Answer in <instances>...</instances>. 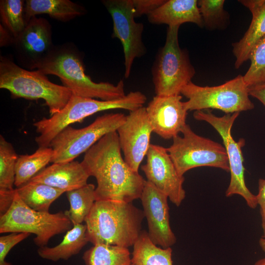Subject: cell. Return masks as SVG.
<instances>
[{"instance_id": "6da1fadb", "label": "cell", "mask_w": 265, "mask_h": 265, "mask_svg": "<svg viewBox=\"0 0 265 265\" xmlns=\"http://www.w3.org/2000/svg\"><path fill=\"white\" fill-rule=\"evenodd\" d=\"M81 163L96 180V201L132 203L140 198L145 180L123 158L116 131L106 134L87 150Z\"/></svg>"}, {"instance_id": "7a4b0ae2", "label": "cell", "mask_w": 265, "mask_h": 265, "mask_svg": "<svg viewBox=\"0 0 265 265\" xmlns=\"http://www.w3.org/2000/svg\"><path fill=\"white\" fill-rule=\"evenodd\" d=\"M36 69L46 75L58 77L63 85L74 95L103 101L117 100L126 96L122 80L116 85L95 82L86 75L81 53L72 42L54 45Z\"/></svg>"}, {"instance_id": "3957f363", "label": "cell", "mask_w": 265, "mask_h": 265, "mask_svg": "<svg viewBox=\"0 0 265 265\" xmlns=\"http://www.w3.org/2000/svg\"><path fill=\"white\" fill-rule=\"evenodd\" d=\"M144 217L143 211L132 203L97 200L84 220L89 242L126 248L133 246L142 232Z\"/></svg>"}, {"instance_id": "277c9868", "label": "cell", "mask_w": 265, "mask_h": 265, "mask_svg": "<svg viewBox=\"0 0 265 265\" xmlns=\"http://www.w3.org/2000/svg\"><path fill=\"white\" fill-rule=\"evenodd\" d=\"M147 100L140 91H132L122 98L103 101L72 95L65 106L49 118H43L33 125L39 134L35 140L39 147H50L53 138L70 125L102 111L123 109L132 111L142 106Z\"/></svg>"}, {"instance_id": "5b68a950", "label": "cell", "mask_w": 265, "mask_h": 265, "mask_svg": "<svg viewBox=\"0 0 265 265\" xmlns=\"http://www.w3.org/2000/svg\"><path fill=\"white\" fill-rule=\"evenodd\" d=\"M0 88L8 90L14 99H43L51 116L60 111L73 95L67 87L51 82L39 71L24 69L4 56L0 57Z\"/></svg>"}, {"instance_id": "8992f818", "label": "cell", "mask_w": 265, "mask_h": 265, "mask_svg": "<svg viewBox=\"0 0 265 265\" xmlns=\"http://www.w3.org/2000/svg\"><path fill=\"white\" fill-rule=\"evenodd\" d=\"M179 27L168 26L164 45L159 50L152 68V80L157 96L180 95L195 74L188 53L179 46Z\"/></svg>"}, {"instance_id": "52a82bcc", "label": "cell", "mask_w": 265, "mask_h": 265, "mask_svg": "<svg viewBox=\"0 0 265 265\" xmlns=\"http://www.w3.org/2000/svg\"><path fill=\"white\" fill-rule=\"evenodd\" d=\"M73 224L65 212L55 213L35 211L21 199L15 189L12 203L0 216V233H29L39 247L46 246L55 235L67 232Z\"/></svg>"}, {"instance_id": "ba28073f", "label": "cell", "mask_w": 265, "mask_h": 265, "mask_svg": "<svg viewBox=\"0 0 265 265\" xmlns=\"http://www.w3.org/2000/svg\"><path fill=\"white\" fill-rule=\"evenodd\" d=\"M181 94L188 99L184 102L187 111L216 109L232 114L254 107L249 98V87L240 75L214 86H201L191 81L184 87Z\"/></svg>"}, {"instance_id": "9c48e42d", "label": "cell", "mask_w": 265, "mask_h": 265, "mask_svg": "<svg viewBox=\"0 0 265 265\" xmlns=\"http://www.w3.org/2000/svg\"><path fill=\"white\" fill-rule=\"evenodd\" d=\"M173 138L167 150L181 176L190 169L201 166L220 168L230 172L225 147L220 143L195 133L186 124L181 132Z\"/></svg>"}, {"instance_id": "30bf717a", "label": "cell", "mask_w": 265, "mask_h": 265, "mask_svg": "<svg viewBox=\"0 0 265 265\" xmlns=\"http://www.w3.org/2000/svg\"><path fill=\"white\" fill-rule=\"evenodd\" d=\"M123 113H106L98 117L91 124L80 129L67 127L52 140L53 151L51 162L73 161L85 153L106 134L117 129L125 122Z\"/></svg>"}, {"instance_id": "8fae6325", "label": "cell", "mask_w": 265, "mask_h": 265, "mask_svg": "<svg viewBox=\"0 0 265 265\" xmlns=\"http://www.w3.org/2000/svg\"><path fill=\"white\" fill-rule=\"evenodd\" d=\"M239 112L226 114L218 117L207 110L195 111L194 118L199 121H204L210 124L218 132L222 138L230 167L231 174L229 186L225 195L230 197L235 194L241 196L247 205L252 209L258 205L256 195L253 194L246 186L244 179V167L241 148L245 140L240 139L238 141L233 138L231 130Z\"/></svg>"}, {"instance_id": "7c38bea8", "label": "cell", "mask_w": 265, "mask_h": 265, "mask_svg": "<svg viewBox=\"0 0 265 265\" xmlns=\"http://www.w3.org/2000/svg\"><path fill=\"white\" fill-rule=\"evenodd\" d=\"M113 21L112 38L121 42L124 54L126 78L130 75L134 59L146 52L142 40L144 26L134 21L132 0H105L102 1Z\"/></svg>"}, {"instance_id": "4fadbf2b", "label": "cell", "mask_w": 265, "mask_h": 265, "mask_svg": "<svg viewBox=\"0 0 265 265\" xmlns=\"http://www.w3.org/2000/svg\"><path fill=\"white\" fill-rule=\"evenodd\" d=\"M146 157V163L141 168L147 181L165 194L173 204L180 206L186 197L185 178L178 172L167 149L151 144Z\"/></svg>"}, {"instance_id": "5bb4252c", "label": "cell", "mask_w": 265, "mask_h": 265, "mask_svg": "<svg viewBox=\"0 0 265 265\" xmlns=\"http://www.w3.org/2000/svg\"><path fill=\"white\" fill-rule=\"evenodd\" d=\"M54 46L51 24L36 16L29 20L12 45L18 65L29 70L36 69Z\"/></svg>"}, {"instance_id": "9a60e30c", "label": "cell", "mask_w": 265, "mask_h": 265, "mask_svg": "<svg viewBox=\"0 0 265 265\" xmlns=\"http://www.w3.org/2000/svg\"><path fill=\"white\" fill-rule=\"evenodd\" d=\"M116 132L125 161L132 170L138 172L151 145L153 132L146 107L142 106L130 111L125 122Z\"/></svg>"}, {"instance_id": "2e32d148", "label": "cell", "mask_w": 265, "mask_h": 265, "mask_svg": "<svg viewBox=\"0 0 265 265\" xmlns=\"http://www.w3.org/2000/svg\"><path fill=\"white\" fill-rule=\"evenodd\" d=\"M140 199L150 240L163 248L171 247L177 239L170 225L168 197L145 180Z\"/></svg>"}, {"instance_id": "e0dca14e", "label": "cell", "mask_w": 265, "mask_h": 265, "mask_svg": "<svg viewBox=\"0 0 265 265\" xmlns=\"http://www.w3.org/2000/svg\"><path fill=\"white\" fill-rule=\"evenodd\" d=\"M180 95L154 97L146 107L153 132L165 139L173 138L186 126L187 110Z\"/></svg>"}, {"instance_id": "ac0fdd59", "label": "cell", "mask_w": 265, "mask_h": 265, "mask_svg": "<svg viewBox=\"0 0 265 265\" xmlns=\"http://www.w3.org/2000/svg\"><path fill=\"white\" fill-rule=\"evenodd\" d=\"M89 177L81 163L73 160L53 163L30 181L43 183L66 192L87 184Z\"/></svg>"}, {"instance_id": "d6986e66", "label": "cell", "mask_w": 265, "mask_h": 265, "mask_svg": "<svg viewBox=\"0 0 265 265\" xmlns=\"http://www.w3.org/2000/svg\"><path fill=\"white\" fill-rule=\"evenodd\" d=\"M239 2L249 10L252 18L243 37L232 44L236 69L249 60L253 48L265 36V0H241Z\"/></svg>"}, {"instance_id": "ffe728a7", "label": "cell", "mask_w": 265, "mask_h": 265, "mask_svg": "<svg viewBox=\"0 0 265 265\" xmlns=\"http://www.w3.org/2000/svg\"><path fill=\"white\" fill-rule=\"evenodd\" d=\"M147 16L149 22L153 24L180 26L185 23H192L199 27L204 26L196 0H166Z\"/></svg>"}, {"instance_id": "44dd1931", "label": "cell", "mask_w": 265, "mask_h": 265, "mask_svg": "<svg viewBox=\"0 0 265 265\" xmlns=\"http://www.w3.org/2000/svg\"><path fill=\"white\" fill-rule=\"evenodd\" d=\"M85 13L84 7L70 0H26L25 2L26 25L32 17L40 14L66 22Z\"/></svg>"}, {"instance_id": "7402d4cb", "label": "cell", "mask_w": 265, "mask_h": 265, "mask_svg": "<svg viewBox=\"0 0 265 265\" xmlns=\"http://www.w3.org/2000/svg\"><path fill=\"white\" fill-rule=\"evenodd\" d=\"M86 224H77L66 232L62 241L54 247L47 246L39 247L38 255L42 258L56 262L60 260H67L78 254L89 242L86 235Z\"/></svg>"}, {"instance_id": "603a6c76", "label": "cell", "mask_w": 265, "mask_h": 265, "mask_svg": "<svg viewBox=\"0 0 265 265\" xmlns=\"http://www.w3.org/2000/svg\"><path fill=\"white\" fill-rule=\"evenodd\" d=\"M16 190L27 206L35 211L42 212H49L52 203L65 192L43 183L31 181Z\"/></svg>"}, {"instance_id": "cb8c5ba5", "label": "cell", "mask_w": 265, "mask_h": 265, "mask_svg": "<svg viewBox=\"0 0 265 265\" xmlns=\"http://www.w3.org/2000/svg\"><path fill=\"white\" fill-rule=\"evenodd\" d=\"M171 247H159L142 231L134 245L132 263L136 265H173Z\"/></svg>"}, {"instance_id": "d4e9b609", "label": "cell", "mask_w": 265, "mask_h": 265, "mask_svg": "<svg viewBox=\"0 0 265 265\" xmlns=\"http://www.w3.org/2000/svg\"><path fill=\"white\" fill-rule=\"evenodd\" d=\"M53 155L52 148L39 147L33 154L18 156L15 167L14 186L17 188L29 182L51 161Z\"/></svg>"}, {"instance_id": "484cf974", "label": "cell", "mask_w": 265, "mask_h": 265, "mask_svg": "<svg viewBox=\"0 0 265 265\" xmlns=\"http://www.w3.org/2000/svg\"><path fill=\"white\" fill-rule=\"evenodd\" d=\"M82 259L85 265H132L128 248L97 244L86 250Z\"/></svg>"}, {"instance_id": "4316f807", "label": "cell", "mask_w": 265, "mask_h": 265, "mask_svg": "<svg viewBox=\"0 0 265 265\" xmlns=\"http://www.w3.org/2000/svg\"><path fill=\"white\" fill-rule=\"evenodd\" d=\"M95 186L87 184L79 188L66 192L70 209L65 211L73 224H82L96 201Z\"/></svg>"}, {"instance_id": "83f0119b", "label": "cell", "mask_w": 265, "mask_h": 265, "mask_svg": "<svg viewBox=\"0 0 265 265\" xmlns=\"http://www.w3.org/2000/svg\"><path fill=\"white\" fill-rule=\"evenodd\" d=\"M25 0H1L0 1V24L15 38L25 29Z\"/></svg>"}, {"instance_id": "f1b7e54d", "label": "cell", "mask_w": 265, "mask_h": 265, "mask_svg": "<svg viewBox=\"0 0 265 265\" xmlns=\"http://www.w3.org/2000/svg\"><path fill=\"white\" fill-rule=\"evenodd\" d=\"M12 145L0 135V190H12L18 158Z\"/></svg>"}, {"instance_id": "f546056e", "label": "cell", "mask_w": 265, "mask_h": 265, "mask_svg": "<svg viewBox=\"0 0 265 265\" xmlns=\"http://www.w3.org/2000/svg\"><path fill=\"white\" fill-rule=\"evenodd\" d=\"M224 0H200L198 6L203 26L209 29L223 28L228 22V13L224 9Z\"/></svg>"}, {"instance_id": "4dcf8cb0", "label": "cell", "mask_w": 265, "mask_h": 265, "mask_svg": "<svg viewBox=\"0 0 265 265\" xmlns=\"http://www.w3.org/2000/svg\"><path fill=\"white\" fill-rule=\"evenodd\" d=\"M250 66L243 76L248 87L265 84V36L252 49Z\"/></svg>"}, {"instance_id": "1f68e13d", "label": "cell", "mask_w": 265, "mask_h": 265, "mask_svg": "<svg viewBox=\"0 0 265 265\" xmlns=\"http://www.w3.org/2000/svg\"><path fill=\"white\" fill-rule=\"evenodd\" d=\"M29 233H11L0 237V265H12L5 259L9 251L16 244L28 238Z\"/></svg>"}, {"instance_id": "d6a6232c", "label": "cell", "mask_w": 265, "mask_h": 265, "mask_svg": "<svg viewBox=\"0 0 265 265\" xmlns=\"http://www.w3.org/2000/svg\"><path fill=\"white\" fill-rule=\"evenodd\" d=\"M135 17L147 16L162 5L164 0H132Z\"/></svg>"}, {"instance_id": "836d02e7", "label": "cell", "mask_w": 265, "mask_h": 265, "mask_svg": "<svg viewBox=\"0 0 265 265\" xmlns=\"http://www.w3.org/2000/svg\"><path fill=\"white\" fill-rule=\"evenodd\" d=\"M15 194L12 190H0V216L4 214L11 206Z\"/></svg>"}, {"instance_id": "e575fe53", "label": "cell", "mask_w": 265, "mask_h": 265, "mask_svg": "<svg viewBox=\"0 0 265 265\" xmlns=\"http://www.w3.org/2000/svg\"><path fill=\"white\" fill-rule=\"evenodd\" d=\"M250 96L255 98L265 106V84L249 87Z\"/></svg>"}, {"instance_id": "d590c367", "label": "cell", "mask_w": 265, "mask_h": 265, "mask_svg": "<svg viewBox=\"0 0 265 265\" xmlns=\"http://www.w3.org/2000/svg\"><path fill=\"white\" fill-rule=\"evenodd\" d=\"M15 38L13 35L0 25V46L7 47L12 46Z\"/></svg>"}, {"instance_id": "8d00e7d4", "label": "cell", "mask_w": 265, "mask_h": 265, "mask_svg": "<svg viewBox=\"0 0 265 265\" xmlns=\"http://www.w3.org/2000/svg\"><path fill=\"white\" fill-rule=\"evenodd\" d=\"M258 205L260 207L265 206V179H260L258 181V193L256 195Z\"/></svg>"}, {"instance_id": "74e56055", "label": "cell", "mask_w": 265, "mask_h": 265, "mask_svg": "<svg viewBox=\"0 0 265 265\" xmlns=\"http://www.w3.org/2000/svg\"><path fill=\"white\" fill-rule=\"evenodd\" d=\"M260 214L262 220V228L263 229V237H265V206L260 208Z\"/></svg>"}, {"instance_id": "f35d334b", "label": "cell", "mask_w": 265, "mask_h": 265, "mask_svg": "<svg viewBox=\"0 0 265 265\" xmlns=\"http://www.w3.org/2000/svg\"><path fill=\"white\" fill-rule=\"evenodd\" d=\"M259 245L262 250L265 252V237H262L259 241Z\"/></svg>"}, {"instance_id": "ab89813d", "label": "cell", "mask_w": 265, "mask_h": 265, "mask_svg": "<svg viewBox=\"0 0 265 265\" xmlns=\"http://www.w3.org/2000/svg\"><path fill=\"white\" fill-rule=\"evenodd\" d=\"M254 265H265V257L257 261Z\"/></svg>"}, {"instance_id": "60d3db41", "label": "cell", "mask_w": 265, "mask_h": 265, "mask_svg": "<svg viewBox=\"0 0 265 265\" xmlns=\"http://www.w3.org/2000/svg\"><path fill=\"white\" fill-rule=\"evenodd\" d=\"M132 265H134V264H132Z\"/></svg>"}]
</instances>
